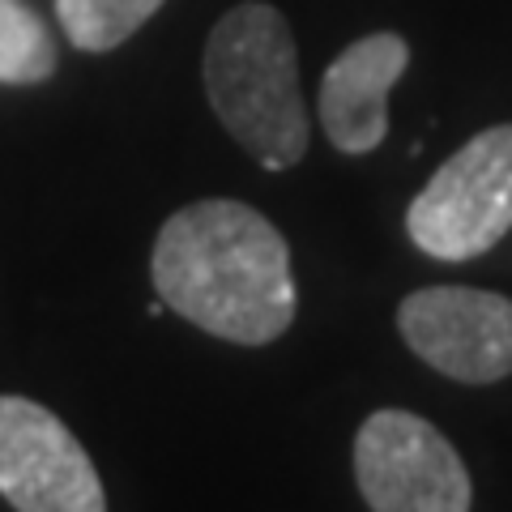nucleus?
Returning a JSON list of instances; mask_svg holds the SVG:
<instances>
[{
    "label": "nucleus",
    "mask_w": 512,
    "mask_h": 512,
    "mask_svg": "<svg viewBox=\"0 0 512 512\" xmlns=\"http://www.w3.org/2000/svg\"><path fill=\"white\" fill-rule=\"evenodd\" d=\"M154 291L171 312L235 346H269L295 320L291 248L261 210L210 197L175 210L154 239Z\"/></svg>",
    "instance_id": "obj_1"
},
{
    "label": "nucleus",
    "mask_w": 512,
    "mask_h": 512,
    "mask_svg": "<svg viewBox=\"0 0 512 512\" xmlns=\"http://www.w3.org/2000/svg\"><path fill=\"white\" fill-rule=\"evenodd\" d=\"M201 77L222 128L265 171H286L308 154L299 52L274 5L248 0L222 13L205 43Z\"/></svg>",
    "instance_id": "obj_2"
},
{
    "label": "nucleus",
    "mask_w": 512,
    "mask_h": 512,
    "mask_svg": "<svg viewBox=\"0 0 512 512\" xmlns=\"http://www.w3.org/2000/svg\"><path fill=\"white\" fill-rule=\"evenodd\" d=\"M406 231L436 261H470L512 231V124L470 137L410 201Z\"/></svg>",
    "instance_id": "obj_3"
},
{
    "label": "nucleus",
    "mask_w": 512,
    "mask_h": 512,
    "mask_svg": "<svg viewBox=\"0 0 512 512\" xmlns=\"http://www.w3.org/2000/svg\"><path fill=\"white\" fill-rule=\"evenodd\" d=\"M355 478L372 512H470L457 448L410 410H376L355 436Z\"/></svg>",
    "instance_id": "obj_4"
},
{
    "label": "nucleus",
    "mask_w": 512,
    "mask_h": 512,
    "mask_svg": "<svg viewBox=\"0 0 512 512\" xmlns=\"http://www.w3.org/2000/svg\"><path fill=\"white\" fill-rule=\"evenodd\" d=\"M0 495L18 512H107L82 440L30 397H0Z\"/></svg>",
    "instance_id": "obj_5"
},
{
    "label": "nucleus",
    "mask_w": 512,
    "mask_h": 512,
    "mask_svg": "<svg viewBox=\"0 0 512 512\" xmlns=\"http://www.w3.org/2000/svg\"><path fill=\"white\" fill-rule=\"evenodd\" d=\"M397 329L436 372L491 384L512 372V303L474 286H427L402 299Z\"/></svg>",
    "instance_id": "obj_6"
},
{
    "label": "nucleus",
    "mask_w": 512,
    "mask_h": 512,
    "mask_svg": "<svg viewBox=\"0 0 512 512\" xmlns=\"http://www.w3.org/2000/svg\"><path fill=\"white\" fill-rule=\"evenodd\" d=\"M410 64V43L376 30L350 43L320 82V124L342 154H372L389 137V90Z\"/></svg>",
    "instance_id": "obj_7"
},
{
    "label": "nucleus",
    "mask_w": 512,
    "mask_h": 512,
    "mask_svg": "<svg viewBox=\"0 0 512 512\" xmlns=\"http://www.w3.org/2000/svg\"><path fill=\"white\" fill-rule=\"evenodd\" d=\"M158 9L163 0H56L64 35L82 52H116Z\"/></svg>",
    "instance_id": "obj_8"
},
{
    "label": "nucleus",
    "mask_w": 512,
    "mask_h": 512,
    "mask_svg": "<svg viewBox=\"0 0 512 512\" xmlns=\"http://www.w3.org/2000/svg\"><path fill=\"white\" fill-rule=\"evenodd\" d=\"M56 73V39L35 9L0 0V82L39 86Z\"/></svg>",
    "instance_id": "obj_9"
}]
</instances>
